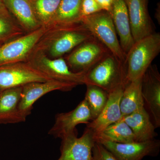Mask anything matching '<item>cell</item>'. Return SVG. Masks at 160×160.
I'll return each instance as SVG.
<instances>
[{"label":"cell","mask_w":160,"mask_h":160,"mask_svg":"<svg viewBox=\"0 0 160 160\" xmlns=\"http://www.w3.org/2000/svg\"><path fill=\"white\" fill-rule=\"evenodd\" d=\"M92 36L82 23L51 26L43 36L36 49L52 59L62 57Z\"/></svg>","instance_id":"obj_1"},{"label":"cell","mask_w":160,"mask_h":160,"mask_svg":"<svg viewBox=\"0 0 160 160\" xmlns=\"http://www.w3.org/2000/svg\"><path fill=\"white\" fill-rule=\"evenodd\" d=\"M126 70L122 62L110 52L85 72V85L98 86L108 93L126 86Z\"/></svg>","instance_id":"obj_2"},{"label":"cell","mask_w":160,"mask_h":160,"mask_svg":"<svg viewBox=\"0 0 160 160\" xmlns=\"http://www.w3.org/2000/svg\"><path fill=\"white\" fill-rule=\"evenodd\" d=\"M160 52V33L154 32L135 42L126 55V82L142 77Z\"/></svg>","instance_id":"obj_3"},{"label":"cell","mask_w":160,"mask_h":160,"mask_svg":"<svg viewBox=\"0 0 160 160\" xmlns=\"http://www.w3.org/2000/svg\"><path fill=\"white\" fill-rule=\"evenodd\" d=\"M81 22L118 59L125 63L126 54L120 45L114 23L109 12L102 10L85 17Z\"/></svg>","instance_id":"obj_4"},{"label":"cell","mask_w":160,"mask_h":160,"mask_svg":"<svg viewBox=\"0 0 160 160\" xmlns=\"http://www.w3.org/2000/svg\"><path fill=\"white\" fill-rule=\"evenodd\" d=\"M26 62L52 80L78 86L85 84V72L71 71L63 57L52 59L44 52L35 49Z\"/></svg>","instance_id":"obj_5"},{"label":"cell","mask_w":160,"mask_h":160,"mask_svg":"<svg viewBox=\"0 0 160 160\" xmlns=\"http://www.w3.org/2000/svg\"><path fill=\"white\" fill-rule=\"evenodd\" d=\"M50 27L42 26L0 46V66L29 60L43 36Z\"/></svg>","instance_id":"obj_6"},{"label":"cell","mask_w":160,"mask_h":160,"mask_svg":"<svg viewBox=\"0 0 160 160\" xmlns=\"http://www.w3.org/2000/svg\"><path fill=\"white\" fill-rule=\"evenodd\" d=\"M109 49L92 36L81 43L64 58L71 71H88L104 57Z\"/></svg>","instance_id":"obj_7"},{"label":"cell","mask_w":160,"mask_h":160,"mask_svg":"<svg viewBox=\"0 0 160 160\" xmlns=\"http://www.w3.org/2000/svg\"><path fill=\"white\" fill-rule=\"evenodd\" d=\"M49 80L52 79L26 62L0 66V93L6 89L22 87L29 83Z\"/></svg>","instance_id":"obj_8"},{"label":"cell","mask_w":160,"mask_h":160,"mask_svg":"<svg viewBox=\"0 0 160 160\" xmlns=\"http://www.w3.org/2000/svg\"><path fill=\"white\" fill-rule=\"evenodd\" d=\"M98 142L112 153L117 160H142L145 157H156L160 149L159 140L128 143L113 142L95 138Z\"/></svg>","instance_id":"obj_9"},{"label":"cell","mask_w":160,"mask_h":160,"mask_svg":"<svg viewBox=\"0 0 160 160\" xmlns=\"http://www.w3.org/2000/svg\"><path fill=\"white\" fill-rule=\"evenodd\" d=\"M144 107L156 128L160 126V74L156 65H151L142 78Z\"/></svg>","instance_id":"obj_10"},{"label":"cell","mask_w":160,"mask_h":160,"mask_svg":"<svg viewBox=\"0 0 160 160\" xmlns=\"http://www.w3.org/2000/svg\"><path fill=\"white\" fill-rule=\"evenodd\" d=\"M78 85L74 83L65 82L52 80L42 82H35L22 86L21 98L19 109L25 118L31 113L33 105L45 94L55 90L69 91Z\"/></svg>","instance_id":"obj_11"},{"label":"cell","mask_w":160,"mask_h":160,"mask_svg":"<svg viewBox=\"0 0 160 160\" xmlns=\"http://www.w3.org/2000/svg\"><path fill=\"white\" fill-rule=\"evenodd\" d=\"M62 140L61 155L58 160H92V150L96 139L91 129L86 128L80 138L74 132Z\"/></svg>","instance_id":"obj_12"},{"label":"cell","mask_w":160,"mask_h":160,"mask_svg":"<svg viewBox=\"0 0 160 160\" xmlns=\"http://www.w3.org/2000/svg\"><path fill=\"white\" fill-rule=\"evenodd\" d=\"M92 120L88 104L86 100L83 99L72 111L56 115L54 125L49 130V134L62 139L67 135L75 132L78 125L88 124Z\"/></svg>","instance_id":"obj_13"},{"label":"cell","mask_w":160,"mask_h":160,"mask_svg":"<svg viewBox=\"0 0 160 160\" xmlns=\"http://www.w3.org/2000/svg\"><path fill=\"white\" fill-rule=\"evenodd\" d=\"M125 2L134 42L154 33V25L148 11V0H125Z\"/></svg>","instance_id":"obj_14"},{"label":"cell","mask_w":160,"mask_h":160,"mask_svg":"<svg viewBox=\"0 0 160 160\" xmlns=\"http://www.w3.org/2000/svg\"><path fill=\"white\" fill-rule=\"evenodd\" d=\"M125 86L118 87L109 93L106 106L96 118L86 124V128L91 129L98 137L108 126L116 122L122 118L120 101Z\"/></svg>","instance_id":"obj_15"},{"label":"cell","mask_w":160,"mask_h":160,"mask_svg":"<svg viewBox=\"0 0 160 160\" xmlns=\"http://www.w3.org/2000/svg\"><path fill=\"white\" fill-rule=\"evenodd\" d=\"M109 13L119 37L120 45L126 55L134 41L132 35L128 9L125 0H113Z\"/></svg>","instance_id":"obj_16"},{"label":"cell","mask_w":160,"mask_h":160,"mask_svg":"<svg viewBox=\"0 0 160 160\" xmlns=\"http://www.w3.org/2000/svg\"><path fill=\"white\" fill-rule=\"evenodd\" d=\"M3 2L25 33L34 31L42 27L29 0H3Z\"/></svg>","instance_id":"obj_17"},{"label":"cell","mask_w":160,"mask_h":160,"mask_svg":"<svg viewBox=\"0 0 160 160\" xmlns=\"http://www.w3.org/2000/svg\"><path fill=\"white\" fill-rule=\"evenodd\" d=\"M22 87L6 89L0 93V124H10L25 122L21 114L19 104Z\"/></svg>","instance_id":"obj_18"},{"label":"cell","mask_w":160,"mask_h":160,"mask_svg":"<svg viewBox=\"0 0 160 160\" xmlns=\"http://www.w3.org/2000/svg\"><path fill=\"white\" fill-rule=\"evenodd\" d=\"M122 118L131 128L136 142L150 141L158 136L155 130L156 128L144 107Z\"/></svg>","instance_id":"obj_19"},{"label":"cell","mask_w":160,"mask_h":160,"mask_svg":"<svg viewBox=\"0 0 160 160\" xmlns=\"http://www.w3.org/2000/svg\"><path fill=\"white\" fill-rule=\"evenodd\" d=\"M142 78L126 84L120 101L122 118L144 107L142 94Z\"/></svg>","instance_id":"obj_20"},{"label":"cell","mask_w":160,"mask_h":160,"mask_svg":"<svg viewBox=\"0 0 160 160\" xmlns=\"http://www.w3.org/2000/svg\"><path fill=\"white\" fill-rule=\"evenodd\" d=\"M82 0H62L49 27L80 23Z\"/></svg>","instance_id":"obj_21"},{"label":"cell","mask_w":160,"mask_h":160,"mask_svg":"<svg viewBox=\"0 0 160 160\" xmlns=\"http://www.w3.org/2000/svg\"><path fill=\"white\" fill-rule=\"evenodd\" d=\"M96 138L118 143H128L135 142L132 130L122 118L108 126Z\"/></svg>","instance_id":"obj_22"},{"label":"cell","mask_w":160,"mask_h":160,"mask_svg":"<svg viewBox=\"0 0 160 160\" xmlns=\"http://www.w3.org/2000/svg\"><path fill=\"white\" fill-rule=\"evenodd\" d=\"M25 33L6 7H0V44L2 45Z\"/></svg>","instance_id":"obj_23"},{"label":"cell","mask_w":160,"mask_h":160,"mask_svg":"<svg viewBox=\"0 0 160 160\" xmlns=\"http://www.w3.org/2000/svg\"><path fill=\"white\" fill-rule=\"evenodd\" d=\"M84 99L88 104L92 120L96 118L102 111L109 98V93L100 87L87 84Z\"/></svg>","instance_id":"obj_24"},{"label":"cell","mask_w":160,"mask_h":160,"mask_svg":"<svg viewBox=\"0 0 160 160\" xmlns=\"http://www.w3.org/2000/svg\"><path fill=\"white\" fill-rule=\"evenodd\" d=\"M62 0H29L38 21L49 27Z\"/></svg>","instance_id":"obj_25"},{"label":"cell","mask_w":160,"mask_h":160,"mask_svg":"<svg viewBox=\"0 0 160 160\" xmlns=\"http://www.w3.org/2000/svg\"><path fill=\"white\" fill-rule=\"evenodd\" d=\"M92 153V160H117L110 151L98 142L95 143Z\"/></svg>","instance_id":"obj_26"},{"label":"cell","mask_w":160,"mask_h":160,"mask_svg":"<svg viewBox=\"0 0 160 160\" xmlns=\"http://www.w3.org/2000/svg\"><path fill=\"white\" fill-rule=\"evenodd\" d=\"M102 10L95 0H82L81 6V20L85 17Z\"/></svg>","instance_id":"obj_27"},{"label":"cell","mask_w":160,"mask_h":160,"mask_svg":"<svg viewBox=\"0 0 160 160\" xmlns=\"http://www.w3.org/2000/svg\"><path fill=\"white\" fill-rule=\"evenodd\" d=\"M95 1L103 10L108 12L109 13L111 11L113 0H95Z\"/></svg>","instance_id":"obj_28"},{"label":"cell","mask_w":160,"mask_h":160,"mask_svg":"<svg viewBox=\"0 0 160 160\" xmlns=\"http://www.w3.org/2000/svg\"><path fill=\"white\" fill-rule=\"evenodd\" d=\"M159 10H160V6H158L156 12L155 13V16L156 18L157 19L158 21V22H159V23L160 24V19L158 18V11ZM160 13H159V14Z\"/></svg>","instance_id":"obj_29"},{"label":"cell","mask_w":160,"mask_h":160,"mask_svg":"<svg viewBox=\"0 0 160 160\" xmlns=\"http://www.w3.org/2000/svg\"><path fill=\"white\" fill-rule=\"evenodd\" d=\"M5 7L4 4H3V0H0V7Z\"/></svg>","instance_id":"obj_30"},{"label":"cell","mask_w":160,"mask_h":160,"mask_svg":"<svg viewBox=\"0 0 160 160\" xmlns=\"http://www.w3.org/2000/svg\"><path fill=\"white\" fill-rule=\"evenodd\" d=\"M1 44H0V46H1Z\"/></svg>","instance_id":"obj_31"}]
</instances>
